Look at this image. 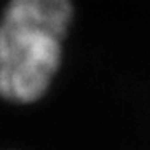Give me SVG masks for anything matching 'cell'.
Masks as SVG:
<instances>
[{
  "instance_id": "cell-1",
  "label": "cell",
  "mask_w": 150,
  "mask_h": 150,
  "mask_svg": "<svg viewBox=\"0 0 150 150\" xmlns=\"http://www.w3.org/2000/svg\"><path fill=\"white\" fill-rule=\"evenodd\" d=\"M72 19L70 0H10L0 19V96L29 104L48 90Z\"/></svg>"
}]
</instances>
